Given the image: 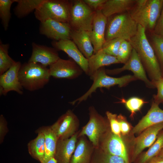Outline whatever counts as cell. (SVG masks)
Segmentation results:
<instances>
[{"mask_svg": "<svg viewBox=\"0 0 163 163\" xmlns=\"http://www.w3.org/2000/svg\"><path fill=\"white\" fill-rule=\"evenodd\" d=\"M145 30L144 27L138 25L136 34L128 41L137 52L151 81L153 82L163 77L159 62L147 38Z\"/></svg>", "mask_w": 163, "mask_h": 163, "instance_id": "1", "label": "cell"}, {"mask_svg": "<svg viewBox=\"0 0 163 163\" xmlns=\"http://www.w3.org/2000/svg\"><path fill=\"white\" fill-rule=\"evenodd\" d=\"M163 5V0H136L129 14L137 23L146 29L154 28Z\"/></svg>", "mask_w": 163, "mask_h": 163, "instance_id": "2", "label": "cell"}, {"mask_svg": "<svg viewBox=\"0 0 163 163\" xmlns=\"http://www.w3.org/2000/svg\"><path fill=\"white\" fill-rule=\"evenodd\" d=\"M49 69L38 63L28 62L21 65L18 78L23 88L33 91L43 88L49 82Z\"/></svg>", "mask_w": 163, "mask_h": 163, "instance_id": "3", "label": "cell"}, {"mask_svg": "<svg viewBox=\"0 0 163 163\" xmlns=\"http://www.w3.org/2000/svg\"><path fill=\"white\" fill-rule=\"evenodd\" d=\"M72 2L65 0H44L34 11L40 22L49 19L69 23Z\"/></svg>", "mask_w": 163, "mask_h": 163, "instance_id": "4", "label": "cell"}, {"mask_svg": "<svg viewBox=\"0 0 163 163\" xmlns=\"http://www.w3.org/2000/svg\"><path fill=\"white\" fill-rule=\"evenodd\" d=\"M107 25L105 41L120 38L128 41L136 34L138 24L129 13H122L113 17Z\"/></svg>", "mask_w": 163, "mask_h": 163, "instance_id": "5", "label": "cell"}, {"mask_svg": "<svg viewBox=\"0 0 163 163\" xmlns=\"http://www.w3.org/2000/svg\"><path fill=\"white\" fill-rule=\"evenodd\" d=\"M104 67L97 70L90 78L93 83L88 91L83 95L70 102L69 103L73 105L77 102L79 104L85 101L92 94L95 92L98 88H105L109 89L111 87L117 85L120 87L126 86L129 82L136 80L134 75H127L118 78L113 77L108 75Z\"/></svg>", "mask_w": 163, "mask_h": 163, "instance_id": "6", "label": "cell"}, {"mask_svg": "<svg viewBox=\"0 0 163 163\" xmlns=\"http://www.w3.org/2000/svg\"><path fill=\"white\" fill-rule=\"evenodd\" d=\"M95 11L83 0L72 2L69 22L72 29L91 32Z\"/></svg>", "mask_w": 163, "mask_h": 163, "instance_id": "7", "label": "cell"}, {"mask_svg": "<svg viewBox=\"0 0 163 163\" xmlns=\"http://www.w3.org/2000/svg\"><path fill=\"white\" fill-rule=\"evenodd\" d=\"M163 129V123L150 126L142 132L133 140L129 153V162H134L146 148L150 147Z\"/></svg>", "mask_w": 163, "mask_h": 163, "instance_id": "8", "label": "cell"}, {"mask_svg": "<svg viewBox=\"0 0 163 163\" xmlns=\"http://www.w3.org/2000/svg\"><path fill=\"white\" fill-rule=\"evenodd\" d=\"M90 119L79 134V136L86 135L95 147H97L101 138L107 131L104 118L97 112L94 107L89 109Z\"/></svg>", "mask_w": 163, "mask_h": 163, "instance_id": "9", "label": "cell"}, {"mask_svg": "<svg viewBox=\"0 0 163 163\" xmlns=\"http://www.w3.org/2000/svg\"><path fill=\"white\" fill-rule=\"evenodd\" d=\"M126 70L132 71L137 79L144 82L147 87L150 88H155L152 82L147 78L144 68L139 56L133 48L129 59L122 67L112 69H105L106 73L110 75L117 74Z\"/></svg>", "mask_w": 163, "mask_h": 163, "instance_id": "10", "label": "cell"}, {"mask_svg": "<svg viewBox=\"0 0 163 163\" xmlns=\"http://www.w3.org/2000/svg\"><path fill=\"white\" fill-rule=\"evenodd\" d=\"M72 29L69 23L49 19L40 22V33L53 41L71 39Z\"/></svg>", "mask_w": 163, "mask_h": 163, "instance_id": "11", "label": "cell"}, {"mask_svg": "<svg viewBox=\"0 0 163 163\" xmlns=\"http://www.w3.org/2000/svg\"><path fill=\"white\" fill-rule=\"evenodd\" d=\"M51 76L58 78L75 79L81 75L83 72L72 59L59 58L49 66Z\"/></svg>", "mask_w": 163, "mask_h": 163, "instance_id": "12", "label": "cell"}, {"mask_svg": "<svg viewBox=\"0 0 163 163\" xmlns=\"http://www.w3.org/2000/svg\"><path fill=\"white\" fill-rule=\"evenodd\" d=\"M78 120L71 110H68L50 126L58 140L69 138L73 135L76 129Z\"/></svg>", "mask_w": 163, "mask_h": 163, "instance_id": "13", "label": "cell"}, {"mask_svg": "<svg viewBox=\"0 0 163 163\" xmlns=\"http://www.w3.org/2000/svg\"><path fill=\"white\" fill-rule=\"evenodd\" d=\"M20 62L15 63L6 72L0 76V94L5 95L10 91L21 94L23 88L18 78L19 72L21 66Z\"/></svg>", "mask_w": 163, "mask_h": 163, "instance_id": "14", "label": "cell"}, {"mask_svg": "<svg viewBox=\"0 0 163 163\" xmlns=\"http://www.w3.org/2000/svg\"><path fill=\"white\" fill-rule=\"evenodd\" d=\"M101 145L102 150L110 155L122 158L126 163H130L128 150L121 137L110 131L104 134Z\"/></svg>", "mask_w": 163, "mask_h": 163, "instance_id": "15", "label": "cell"}, {"mask_svg": "<svg viewBox=\"0 0 163 163\" xmlns=\"http://www.w3.org/2000/svg\"><path fill=\"white\" fill-rule=\"evenodd\" d=\"M52 44L56 50H61L66 53L88 75V59L84 56L71 39L53 41Z\"/></svg>", "mask_w": 163, "mask_h": 163, "instance_id": "16", "label": "cell"}, {"mask_svg": "<svg viewBox=\"0 0 163 163\" xmlns=\"http://www.w3.org/2000/svg\"><path fill=\"white\" fill-rule=\"evenodd\" d=\"M107 18L100 10L96 11L92 30L89 32L90 39L94 49V54L102 48L105 41V34Z\"/></svg>", "mask_w": 163, "mask_h": 163, "instance_id": "17", "label": "cell"}, {"mask_svg": "<svg viewBox=\"0 0 163 163\" xmlns=\"http://www.w3.org/2000/svg\"><path fill=\"white\" fill-rule=\"evenodd\" d=\"M32 53L28 62L41 64L44 67L50 66L59 58L54 48L33 42Z\"/></svg>", "mask_w": 163, "mask_h": 163, "instance_id": "18", "label": "cell"}, {"mask_svg": "<svg viewBox=\"0 0 163 163\" xmlns=\"http://www.w3.org/2000/svg\"><path fill=\"white\" fill-rule=\"evenodd\" d=\"M161 123H163V110L153 101L146 114L132 128L130 134H139L147 128Z\"/></svg>", "mask_w": 163, "mask_h": 163, "instance_id": "19", "label": "cell"}, {"mask_svg": "<svg viewBox=\"0 0 163 163\" xmlns=\"http://www.w3.org/2000/svg\"><path fill=\"white\" fill-rule=\"evenodd\" d=\"M78 133L70 138L58 140L54 158L57 163H70L76 148Z\"/></svg>", "mask_w": 163, "mask_h": 163, "instance_id": "20", "label": "cell"}, {"mask_svg": "<svg viewBox=\"0 0 163 163\" xmlns=\"http://www.w3.org/2000/svg\"><path fill=\"white\" fill-rule=\"evenodd\" d=\"M88 73L91 77L101 68L111 64L120 63L116 57L105 53L102 49L93 54L88 59Z\"/></svg>", "mask_w": 163, "mask_h": 163, "instance_id": "21", "label": "cell"}, {"mask_svg": "<svg viewBox=\"0 0 163 163\" xmlns=\"http://www.w3.org/2000/svg\"><path fill=\"white\" fill-rule=\"evenodd\" d=\"M136 2L134 0H107L100 10L107 18L132 9Z\"/></svg>", "mask_w": 163, "mask_h": 163, "instance_id": "22", "label": "cell"}, {"mask_svg": "<svg viewBox=\"0 0 163 163\" xmlns=\"http://www.w3.org/2000/svg\"><path fill=\"white\" fill-rule=\"evenodd\" d=\"M71 39L84 56L88 59L94 54V49L90 38L89 32L72 30Z\"/></svg>", "mask_w": 163, "mask_h": 163, "instance_id": "23", "label": "cell"}, {"mask_svg": "<svg viewBox=\"0 0 163 163\" xmlns=\"http://www.w3.org/2000/svg\"><path fill=\"white\" fill-rule=\"evenodd\" d=\"M37 131L42 133L44 135L45 154L43 163H46L54 158L58 140L50 126H43L39 128Z\"/></svg>", "mask_w": 163, "mask_h": 163, "instance_id": "24", "label": "cell"}, {"mask_svg": "<svg viewBox=\"0 0 163 163\" xmlns=\"http://www.w3.org/2000/svg\"><path fill=\"white\" fill-rule=\"evenodd\" d=\"M92 150L84 139H81L76 146L70 163H90Z\"/></svg>", "mask_w": 163, "mask_h": 163, "instance_id": "25", "label": "cell"}, {"mask_svg": "<svg viewBox=\"0 0 163 163\" xmlns=\"http://www.w3.org/2000/svg\"><path fill=\"white\" fill-rule=\"evenodd\" d=\"M37 136L28 144L29 152L35 159L43 163L45 154V138L43 133L37 131Z\"/></svg>", "mask_w": 163, "mask_h": 163, "instance_id": "26", "label": "cell"}, {"mask_svg": "<svg viewBox=\"0 0 163 163\" xmlns=\"http://www.w3.org/2000/svg\"><path fill=\"white\" fill-rule=\"evenodd\" d=\"M163 149V129L158 134L157 138L146 151L142 153L134 163H147L157 156Z\"/></svg>", "mask_w": 163, "mask_h": 163, "instance_id": "27", "label": "cell"}, {"mask_svg": "<svg viewBox=\"0 0 163 163\" xmlns=\"http://www.w3.org/2000/svg\"><path fill=\"white\" fill-rule=\"evenodd\" d=\"M17 4L14 9V14L18 18L25 17L35 11L44 0H14Z\"/></svg>", "mask_w": 163, "mask_h": 163, "instance_id": "28", "label": "cell"}, {"mask_svg": "<svg viewBox=\"0 0 163 163\" xmlns=\"http://www.w3.org/2000/svg\"><path fill=\"white\" fill-rule=\"evenodd\" d=\"M9 45L0 43V75L7 71L16 62L8 54Z\"/></svg>", "mask_w": 163, "mask_h": 163, "instance_id": "29", "label": "cell"}, {"mask_svg": "<svg viewBox=\"0 0 163 163\" xmlns=\"http://www.w3.org/2000/svg\"><path fill=\"white\" fill-rule=\"evenodd\" d=\"M14 0H0V18L3 28L5 31L8 28L11 17V8Z\"/></svg>", "mask_w": 163, "mask_h": 163, "instance_id": "30", "label": "cell"}, {"mask_svg": "<svg viewBox=\"0 0 163 163\" xmlns=\"http://www.w3.org/2000/svg\"><path fill=\"white\" fill-rule=\"evenodd\" d=\"M91 163H126L122 158L106 153L101 151L95 155Z\"/></svg>", "mask_w": 163, "mask_h": 163, "instance_id": "31", "label": "cell"}, {"mask_svg": "<svg viewBox=\"0 0 163 163\" xmlns=\"http://www.w3.org/2000/svg\"><path fill=\"white\" fill-rule=\"evenodd\" d=\"M120 102L124 104L131 112L130 116L133 118L136 113L139 110L144 104L146 103L142 99L136 97H131L126 100L123 98Z\"/></svg>", "mask_w": 163, "mask_h": 163, "instance_id": "32", "label": "cell"}, {"mask_svg": "<svg viewBox=\"0 0 163 163\" xmlns=\"http://www.w3.org/2000/svg\"><path fill=\"white\" fill-rule=\"evenodd\" d=\"M124 40L120 38H117L105 41L102 50L106 53L117 57L120 44Z\"/></svg>", "mask_w": 163, "mask_h": 163, "instance_id": "33", "label": "cell"}, {"mask_svg": "<svg viewBox=\"0 0 163 163\" xmlns=\"http://www.w3.org/2000/svg\"><path fill=\"white\" fill-rule=\"evenodd\" d=\"M133 47L129 41L124 40L119 48L117 58L120 63L125 64L129 59Z\"/></svg>", "mask_w": 163, "mask_h": 163, "instance_id": "34", "label": "cell"}, {"mask_svg": "<svg viewBox=\"0 0 163 163\" xmlns=\"http://www.w3.org/2000/svg\"><path fill=\"white\" fill-rule=\"evenodd\" d=\"M154 48L159 62L163 77V37L154 34L152 37Z\"/></svg>", "mask_w": 163, "mask_h": 163, "instance_id": "35", "label": "cell"}, {"mask_svg": "<svg viewBox=\"0 0 163 163\" xmlns=\"http://www.w3.org/2000/svg\"><path fill=\"white\" fill-rule=\"evenodd\" d=\"M107 118L110 127L111 131L114 134L121 137L120 126L116 114L107 111L106 112Z\"/></svg>", "mask_w": 163, "mask_h": 163, "instance_id": "36", "label": "cell"}, {"mask_svg": "<svg viewBox=\"0 0 163 163\" xmlns=\"http://www.w3.org/2000/svg\"><path fill=\"white\" fill-rule=\"evenodd\" d=\"M152 82L157 90V94L153 96V101L158 105L163 104V77Z\"/></svg>", "mask_w": 163, "mask_h": 163, "instance_id": "37", "label": "cell"}, {"mask_svg": "<svg viewBox=\"0 0 163 163\" xmlns=\"http://www.w3.org/2000/svg\"><path fill=\"white\" fill-rule=\"evenodd\" d=\"M118 120L120 126L121 135L125 136L129 135L132 128L126 117L121 114L117 116Z\"/></svg>", "mask_w": 163, "mask_h": 163, "instance_id": "38", "label": "cell"}, {"mask_svg": "<svg viewBox=\"0 0 163 163\" xmlns=\"http://www.w3.org/2000/svg\"><path fill=\"white\" fill-rule=\"evenodd\" d=\"M107 0H83L91 8L95 11L100 10Z\"/></svg>", "mask_w": 163, "mask_h": 163, "instance_id": "39", "label": "cell"}, {"mask_svg": "<svg viewBox=\"0 0 163 163\" xmlns=\"http://www.w3.org/2000/svg\"><path fill=\"white\" fill-rule=\"evenodd\" d=\"M154 34L163 37V5L158 20L154 28Z\"/></svg>", "mask_w": 163, "mask_h": 163, "instance_id": "40", "label": "cell"}, {"mask_svg": "<svg viewBox=\"0 0 163 163\" xmlns=\"http://www.w3.org/2000/svg\"><path fill=\"white\" fill-rule=\"evenodd\" d=\"M7 131L6 121L3 115H1L0 117V140L1 143L2 142L4 136L7 132Z\"/></svg>", "mask_w": 163, "mask_h": 163, "instance_id": "41", "label": "cell"}, {"mask_svg": "<svg viewBox=\"0 0 163 163\" xmlns=\"http://www.w3.org/2000/svg\"><path fill=\"white\" fill-rule=\"evenodd\" d=\"M147 163H163V157L156 156Z\"/></svg>", "mask_w": 163, "mask_h": 163, "instance_id": "42", "label": "cell"}, {"mask_svg": "<svg viewBox=\"0 0 163 163\" xmlns=\"http://www.w3.org/2000/svg\"><path fill=\"white\" fill-rule=\"evenodd\" d=\"M46 163H57L54 158H52Z\"/></svg>", "mask_w": 163, "mask_h": 163, "instance_id": "43", "label": "cell"}, {"mask_svg": "<svg viewBox=\"0 0 163 163\" xmlns=\"http://www.w3.org/2000/svg\"><path fill=\"white\" fill-rule=\"evenodd\" d=\"M157 156L163 157V149Z\"/></svg>", "mask_w": 163, "mask_h": 163, "instance_id": "44", "label": "cell"}]
</instances>
